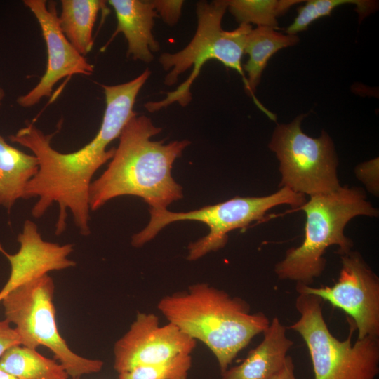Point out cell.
Here are the masks:
<instances>
[{
  "mask_svg": "<svg viewBox=\"0 0 379 379\" xmlns=\"http://www.w3.org/2000/svg\"><path fill=\"white\" fill-rule=\"evenodd\" d=\"M345 4L356 6L355 11L361 22L376 11L378 4V1L370 0H309L298 8V15L286 32L287 34L297 35L306 30L314 21L330 15L335 8Z\"/></svg>",
  "mask_w": 379,
  "mask_h": 379,
  "instance_id": "cell-21",
  "label": "cell"
},
{
  "mask_svg": "<svg viewBox=\"0 0 379 379\" xmlns=\"http://www.w3.org/2000/svg\"><path fill=\"white\" fill-rule=\"evenodd\" d=\"M156 12L169 25L175 24L180 15L182 1H151Z\"/></svg>",
  "mask_w": 379,
  "mask_h": 379,
  "instance_id": "cell-24",
  "label": "cell"
},
{
  "mask_svg": "<svg viewBox=\"0 0 379 379\" xmlns=\"http://www.w3.org/2000/svg\"><path fill=\"white\" fill-rule=\"evenodd\" d=\"M305 201V195L284 187L268 196L236 197L188 212L175 213L167 208H150L149 223L132 237L131 244L135 247L143 246L170 223L181 220L199 221L208 226L209 232L189 245L187 258L193 261L223 248L227 241L229 232L246 227L253 221L263 219L270 208L278 205L288 204L296 210Z\"/></svg>",
  "mask_w": 379,
  "mask_h": 379,
  "instance_id": "cell-7",
  "label": "cell"
},
{
  "mask_svg": "<svg viewBox=\"0 0 379 379\" xmlns=\"http://www.w3.org/2000/svg\"><path fill=\"white\" fill-rule=\"evenodd\" d=\"M229 11L240 24L253 23L258 27L278 29L277 18L300 0H229Z\"/></svg>",
  "mask_w": 379,
  "mask_h": 379,
  "instance_id": "cell-20",
  "label": "cell"
},
{
  "mask_svg": "<svg viewBox=\"0 0 379 379\" xmlns=\"http://www.w3.org/2000/svg\"><path fill=\"white\" fill-rule=\"evenodd\" d=\"M298 42L297 35L284 34L267 27L252 29L246 39L244 53L249 58L242 68L248 75V94L257 107L272 121H276V115L259 102L254 93L270 58L279 50L294 46Z\"/></svg>",
  "mask_w": 379,
  "mask_h": 379,
  "instance_id": "cell-16",
  "label": "cell"
},
{
  "mask_svg": "<svg viewBox=\"0 0 379 379\" xmlns=\"http://www.w3.org/2000/svg\"><path fill=\"white\" fill-rule=\"evenodd\" d=\"M0 368L18 379H69L65 367L36 349L16 345L0 359Z\"/></svg>",
  "mask_w": 379,
  "mask_h": 379,
  "instance_id": "cell-19",
  "label": "cell"
},
{
  "mask_svg": "<svg viewBox=\"0 0 379 379\" xmlns=\"http://www.w3.org/2000/svg\"><path fill=\"white\" fill-rule=\"evenodd\" d=\"M270 379H296L292 358L288 356L283 367Z\"/></svg>",
  "mask_w": 379,
  "mask_h": 379,
  "instance_id": "cell-26",
  "label": "cell"
},
{
  "mask_svg": "<svg viewBox=\"0 0 379 379\" xmlns=\"http://www.w3.org/2000/svg\"><path fill=\"white\" fill-rule=\"evenodd\" d=\"M115 12L117 26L112 39L122 33L128 43L127 55L134 60L149 62L153 52L159 49L152 34L154 18L157 16L151 1L109 0Z\"/></svg>",
  "mask_w": 379,
  "mask_h": 379,
  "instance_id": "cell-15",
  "label": "cell"
},
{
  "mask_svg": "<svg viewBox=\"0 0 379 379\" xmlns=\"http://www.w3.org/2000/svg\"><path fill=\"white\" fill-rule=\"evenodd\" d=\"M296 210L306 214L304 241L286 251L284 258L275 265L274 272L279 279L307 286L325 270L326 260L323 255L328 247L338 246L340 255L352 251L353 242L344 234L348 222L357 215H378L363 190L346 186L331 193L310 196Z\"/></svg>",
  "mask_w": 379,
  "mask_h": 379,
  "instance_id": "cell-4",
  "label": "cell"
},
{
  "mask_svg": "<svg viewBox=\"0 0 379 379\" xmlns=\"http://www.w3.org/2000/svg\"><path fill=\"white\" fill-rule=\"evenodd\" d=\"M21 345V338L16 329L6 319L0 320V359L10 348Z\"/></svg>",
  "mask_w": 379,
  "mask_h": 379,
  "instance_id": "cell-25",
  "label": "cell"
},
{
  "mask_svg": "<svg viewBox=\"0 0 379 379\" xmlns=\"http://www.w3.org/2000/svg\"><path fill=\"white\" fill-rule=\"evenodd\" d=\"M227 8L226 1H201L197 4V29L189 44L175 53H164L159 62L164 70H170L164 83L174 84L180 74L192 68L190 77L178 88L166 93V97L157 102L145 105L149 112L158 111L173 102L186 106L191 100L190 88L206 62L215 60L231 68L241 77L246 91L248 93L246 77L241 66L246 41L252 26L240 24L232 31L222 29L221 22Z\"/></svg>",
  "mask_w": 379,
  "mask_h": 379,
  "instance_id": "cell-5",
  "label": "cell"
},
{
  "mask_svg": "<svg viewBox=\"0 0 379 379\" xmlns=\"http://www.w3.org/2000/svg\"><path fill=\"white\" fill-rule=\"evenodd\" d=\"M161 131L145 116L136 115L129 120L107 169L91 182V210L124 195L139 197L154 209L166 208L182 197V187L173 178L171 169L190 142L151 140Z\"/></svg>",
  "mask_w": 379,
  "mask_h": 379,
  "instance_id": "cell-2",
  "label": "cell"
},
{
  "mask_svg": "<svg viewBox=\"0 0 379 379\" xmlns=\"http://www.w3.org/2000/svg\"><path fill=\"white\" fill-rule=\"evenodd\" d=\"M157 307L168 322L208 347L221 373L270 323L264 313H251L243 299L204 283L161 298Z\"/></svg>",
  "mask_w": 379,
  "mask_h": 379,
  "instance_id": "cell-3",
  "label": "cell"
},
{
  "mask_svg": "<svg viewBox=\"0 0 379 379\" xmlns=\"http://www.w3.org/2000/svg\"><path fill=\"white\" fill-rule=\"evenodd\" d=\"M192 361L191 354H182L163 363L119 373V379H188Z\"/></svg>",
  "mask_w": 379,
  "mask_h": 379,
  "instance_id": "cell-22",
  "label": "cell"
},
{
  "mask_svg": "<svg viewBox=\"0 0 379 379\" xmlns=\"http://www.w3.org/2000/svg\"><path fill=\"white\" fill-rule=\"evenodd\" d=\"M196 340L175 325L160 326L153 313L138 312L128 331L114 346V368L121 373L135 367L168 361L191 354Z\"/></svg>",
  "mask_w": 379,
  "mask_h": 379,
  "instance_id": "cell-11",
  "label": "cell"
},
{
  "mask_svg": "<svg viewBox=\"0 0 379 379\" xmlns=\"http://www.w3.org/2000/svg\"><path fill=\"white\" fill-rule=\"evenodd\" d=\"M39 161L8 144L0 135V206L10 210L24 199L28 182L36 174Z\"/></svg>",
  "mask_w": 379,
  "mask_h": 379,
  "instance_id": "cell-17",
  "label": "cell"
},
{
  "mask_svg": "<svg viewBox=\"0 0 379 379\" xmlns=\"http://www.w3.org/2000/svg\"><path fill=\"white\" fill-rule=\"evenodd\" d=\"M4 296H5V295L0 292V302H1V300H2V299H3V298Z\"/></svg>",
  "mask_w": 379,
  "mask_h": 379,
  "instance_id": "cell-29",
  "label": "cell"
},
{
  "mask_svg": "<svg viewBox=\"0 0 379 379\" xmlns=\"http://www.w3.org/2000/svg\"><path fill=\"white\" fill-rule=\"evenodd\" d=\"M54 292V281L48 274L13 288L1 302L5 319L15 325L21 345L36 350L40 345L48 348L72 379L100 372L102 361L77 354L60 335L55 320Z\"/></svg>",
  "mask_w": 379,
  "mask_h": 379,
  "instance_id": "cell-8",
  "label": "cell"
},
{
  "mask_svg": "<svg viewBox=\"0 0 379 379\" xmlns=\"http://www.w3.org/2000/svg\"><path fill=\"white\" fill-rule=\"evenodd\" d=\"M356 173L373 194L378 192V158L364 162L357 166Z\"/></svg>",
  "mask_w": 379,
  "mask_h": 379,
  "instance_id": "cell-23",
  "label": "cell"
},
{
  "mask_svg": "<svg viewBox=\"0 0 379 379\" xmlns=\"http://www.w3.org/2000/svg\"><path fill=\"white\" fill-rule=\"evenodd\" d=\"M24 4L35 16L47 50L46 69L38 84L17 98L22 107H30L44 97H50L54 86L62 78L74 74L90 76L93 65L71 44L59 24L56 4L46 0H25Z\"/></svg>",
  "mask_w": 379,
  "mask_h": 379,
  "instance_id": "cell-12",
  "label": "cell"
},
{
  "mask_svg": "<svg viewBox=\"0 0 379 379\" xmlns=\"http://www.w3.org/2000/svg\"><path fill=\"white\" fill-rule=\"evenodd\" d=\"M18 251L10 255L2 251L11 265L10 276L0 291L6 295L13 288L48 274L51 271L62 270L76 265L68 258L73 251L72 244L60 245L44 241L37 226L29 220L18 236Z\"/></svg>",
  "mask_w": 379,
  "mask_h": 379,
  "instance_id": "cell-13",
  "label": "cell"
},
{
  "mask_svg": "<svg viewBox=\"0 0 379 379\" xmlns=\"http://www.w3.org/2000/svg\"><path fill=\"white\" fill-rule=\"evenodd\" d=\"M305 116L278 124L270 141L269 148L279 161V186L310 197L333 192L341 187L333 140L324 131L318 138L306 135L300 126Z\"/></svg>",
  "mask_w": 379,
  "mask_h": 379,
  "instance_id": "cell-9",
  "label": "cell"
},
{
  "mask_svg": "<svg viewBox=\"0 0 379 379\" xmlns=\"http://www.w3.org/2000/svg\"><path fill=\"white\" fill-rule=\"evenodd\" d=\"M0 379H18L0 368Z\"/></svg>",
  "mask_w": 379,
  "mask_h": 379,
  "instance_id": "cell-27",
  "label": "cell"
},
{
  "mask_svg": "<svg viewBox=\"0 0 379 379\" xmlns=\"http://www.w3.org/2000/svg\"><path fill=\"white\" fill-rule=\"evenodd\" d=\"M262 333L261 343L240 364L222 373V379H270L283 367L293 344L286 327L275 317Z\"/></svg>",
  "mask_w": 379,
  "mask_h": 379,
  "instance_id": "cell-14",
  "label": "cell"
},
{
  "mask_svg": "<svg viewBox=\"0 0 379 379\" xmlns=\"http://www.w3.org/2000/svg\"><path fill=\"white\" fill-rule=\"evenodd\" d=\"M150 75L148 70L133 80L118 85H102L106 107L99 131L81 149L61 153L51 147L54 134L46 135L33 123L9 136L12 142L29 149L37 158L39 170L28 182L24 199L39 197L32 209L35 218H41L56 202L59 214L55 234L66 228L67 210L80 233L88 235L89 228V190L95 172L114 154L108 145L119 138L126 124L137 115L133 110L136 97Z\"/></svg>",
  "mask_w": 379,
  "mask_h": 379,
  "instance_id": "cell-1",
  "label": "cell"
},
{
  "mask_svg": "<svg viewBox=\"0 0 379 379\" xmlns=\"http://www.w3.org/2000/svg\"><path fill=\"white\" fill-rule=\"evenodd\" d=\"M5 97V92L4 90L1 86H0V107L2 105V102L4 100V98Z\"/></svg>",
  "mask_w": 379,
  "mask_h": 379,
  "instance_id": "cell-28",
  "label": "cell"
},
{
  "mask_svg": "<svg viewBox=\"0 0 379 379\" xmlns=\"http://www.w3.org/2000/svg\"><path fill=\"white\" fill-rule=\"evenodd\" d=\"M341 269L332 286L315 288L297 284L298 293L319 297L349 315L358 338L379 337V279L359 253L340 255Z\"/></svg>",
  "mask_w": 379,
  "mask_h": 379,
  "instance_id": "cell-10",
  "label": "cell"
},
{
  "mask_svg": "<svg viewBox=\"0 0 379 379\" xmlns=\"http://www.w3.org/2000/svg\"><path fill=\"white\" fill-rule=\"evenodd\" d=\"M300 314L289 328L304 340L312 361L314 379H375L379 373V337L366 336L352 345V324L348 337L337 339L330 331L319 297L298 293Z\"/></svg>",
  "mask_w": 379,
  "mask_h": 379,
  "instance_id": "cell-6",
  "label": "cell"
},
{
  "mask_svg": "<svg viewBox=\"0 0 379 379\" xmlns=\"http://www.w3.org/2000/svg\"><path fill=\"white\" fill-rule=\"evenodd\" d=\"M60 27L68 41L83 56L93 46V29L98 12L105 1L100 0H62Z\"/></svg>",
  "mask_w": 379,
  "mask_h": 379,
  "instance_id": "cell-18",
  "label": "cell"
}]
</instances>
